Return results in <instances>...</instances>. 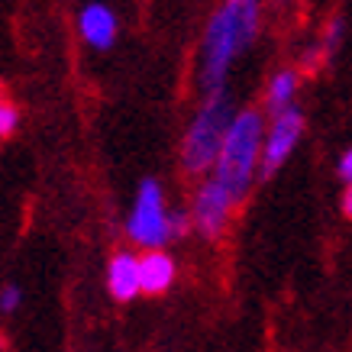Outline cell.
Segmentation results:
<instances>
[{
  "label": "cell",
  "instance_id": "obj_1",
  "mask_svg": "<svg viewBox=\"0 0 352 352\" xmlns=\"http://www.w3.org/2000/svg\"><path fill=\"white\" fill-rule=\"evenodd\" d=\"M262 26V0H220L204 26L201 55H197V87L204 97L220 94L233 62L252 45Z\"/></svg>",
  "mask_w": 352,
  "mask_h": 352
},
{
  "label": "cell",
  "instance_id": "obj_2",
  "mask_svg": "<svg viewBox=\"0 0 352 352\" xmlns=\"http://www.w3.org/2000/svg\"><path fill=\"white\" fill-rule=\"evenodd\" d=\"M265 117L258 110H239L233 120V126L223 139V149L217 159L214 178L243 204L252 182L258 178L262 168V146H265Z\"/></svg>",
  "mask_w": 352,
  "mask_h": 352
},
{
  "label": "cell",
  "instance_id": "obj_3",
  "mask_svg": "<svg viewBox=\"0 0 352 352\" xmlns=\"http://www.w3.org/2000/svg\"><path fill=\"white\" fill-rule=\"evenodd\" d=\"M236 113L239 110H233V100L226 91L201 100V107L194 110L191 123L182 136V168L188 175H207L217 168L223 139L233 126Z\"/></svg>",
  "mask_w": 352,
  "mask_h": 352
},
{
  "label": "cell",
  "instance_id": "obj_4",
  "mask_svg": "<svg viewBox=\"0 0 352 352\" xmlns=\"http://www.w3.org/2000/svg\"><path fill=\"white\" fill-rule=\"evenodd\" d=\"M126 239L142 252L165 249L171 243V210L159 178H142L126 214Z\"/></svg>",
  "mask_w": 352,
  "mask_h": 352
},
{
  "label": "cell",
  "instance_id": "obj_5",
  "mask_svg": "<svg viewBox=\"0 0 352 352\" xmlns=\"http://www.w3.org/2000/svg\"><path fill=\"white\" fill-rule=\"evenodd\" d=\"M236 207H239V201L217 182L214 175L204 178L191 197L194 233L204 236V239H220L226 233V226H230V217H233Z\"/></svg>",
  "mask_w": 352,
  "mask_h": 352
},
{
  "label": "cell",
  "instance_id": "obj_6",
  "mask_svg": "<svg viewBox=\"0 0 352 352\" xmlns=\"http://www.w3.org/2000/svg\"><path fill=\"white\" fill-rule=\"evenodd\" d=\"M300 136H304V113L298 107L272 117V123L265 129V146H262V168H258L262 182H268L291 159V152L298 149Z\"/></svg>",
  "mask_w": 352,
  "mask_h": 352
},
{
  "label": "cell",
  "instance_id": "obj_7",
  "mask_svg": "<svg viewBox=\"0 0 352 352\" xmlns=\"http://www.w3.org/2000/svg\"><path fill=\"white\" fill-rule=\"evenodd\" d=\"M117 32H120V20L113 7H107L104 0H91L78 10V36L81 43L97 49V52H107L110 45L117 43Z\"/></svg>",
  "mask_w": 352,
  "mask_h": 352
},
{
  "label": "cell",
  "instance_id": "obj_8",
  "mask_svg": "<svg viewBox=\"0 0 352 352\" xmlns=\"http://www.w3.org/2000/svg\"><path fill=\"white\" fill-rule=\"evenodd\" d=\"M107 294L120 304L142 294V275H139V256L129 249L113 252L107 262Z\"/></svg>",
  "mask_w": 352,
  "mask_h": 352
},
{
  "label": "cell",
  "instance_id": "obj_9",
  "mask_svg": "<svg viewBox=\"0 0 352 352\" xmlns=\"http://www.w3.org/2000/svg\"><path fill=\"white\" fill-rule=\"evenodd\" d=\"M139 275H142V294L159 298V294H165V291L175 285L178 265H175L171 252L152 249V252H142V256H139Z\"/></svg>",
  "mask_w": 352,
  "mask_h": 352
},
{
  "label": "cell",
  "instance_id": "obj_10",
  "mask_svg": "<svg viewBox=\"0 0 352 352\" xmlns=\"http://www.w3.org/2000/svg\"><path fill=\"white\" fill-rule=\"evenodd\" d=\"M298 87H300V72H294V68H278L265 85V97H262V100H265V110L272 117L291 110L294 107V97H298Z\"/></svg>",
  "mask_w": 352,
  "mask_h": 352
},
{
  "label": "cell",
  "instance_id": "obj_11",
  "mask_svg": "<svg viewBox=\"0 0 352 352\" xmlns=\"http://www.w3.org/2000/svg\"><path fill=\"white\" fill-rule=\"evenodd\" d=\"M342 39H346V23H342L340 16H330L327 26H323V32H320V39H317V45H320L323 55H327V62H330L333 52L342 45Z\"/></svg>",
  "mask_w": 352,
  "mask_h": 352
},
{
  "label": "cell",
  "instance_id": "obj_12",
  "mask_svg": "<svg viewBox=\"0 0 352 352\" xmlns=\"http://www.w3.org/2000/svg\"><path fill=\"white\" fill-rule=\"evenodd\" d=\"M16 126H20V110H16V104L13 100H0V139H10L13 133H16Z\"/></svg>",
  "mask_w": 352,
  "mask_h": 352
},
{
  "label": "cell",
  "instance_id": "obj_13",
  "mask_svg": "<svg viewBox=\"0 0 352 352\" xmlns=\"http://www.w3.org/2000/svg\"><path fill=\"white\" fill-rule=\"evenodd\" d=\"M20 304H23V288L16 285V281H7L3 288H0V314H16L20 310Z\"/></svg>",
  "mask_w": 352,
  "mask_h": 352
},
{
  "label": "cell",
  "instance_id": "obj_14",
  "mask_svg": "<svg viewBox=\"0 0 352 352\" xmlns=\"http://www.w3.org/2000/svg\"><path fill=\"white\" fill-rule=\"evenodd\" d=\"M194 230V220L188 210H171V239H184Z\"/></svg>",
  "mask_w": 352,
  "mask_h": 352
},
{
  "label": "cell",
  "instance_id": "obj_15",
  "mask_svg": "<svg viewBox=\"0 0 352 352\" xmlns=\"http://www.w3.org/2000/svg\"><path fill=\"white\" fill-rule=\"evenodd\" d=\"M336 175L342 178V184H352V146L336 159Z\"/></svg>",
  "mask_w": 352,
  "mask_h": 352
},
{
  "label": "cell",
  "instance_id": "obj_16",
  "mask_svg": "<svg viewBox=\"0 0 352 352\" xmlns=\"http://www.w3.org/2000/svg\"><path fill=\"white\" fill-rule=\"evenodd\" d=\"M340 210H342V217H346V220H352V184H346V188H342Z\"/></svg>",
  "mask_w": 352,
  "mask_h": 352
}]
</instances>
